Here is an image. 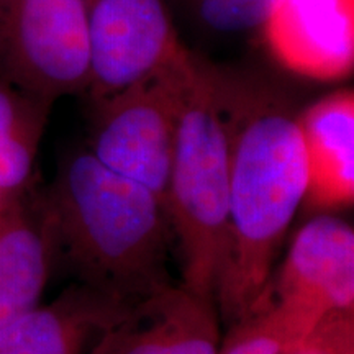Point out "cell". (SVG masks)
Returning <instances> with one entry per match:
<instances>
[{
    "mask_svg": "<svg viewBox=\"0 0 354 354\" xmlns=\"http://www.w3.org/2000/svg\"><path fill=\"white\" fill-rule=\"evenodd\" d=\"M261 37L282 68L339 81L354 68V0H274Z\"/></svg>",
    "mask_w": 354,
    "mask_h": 354,
    "instance_id": "obj_8",
    "label": "cell"
},
{
    "mask_svg": "<svg viewBox=\"0 0 354 354\" xmlns=\"http://www.w3.org/2000/svg\"><path fill=\"white\" fill-rule=\"evenodd\" d=\"M91 32L84 0H0V79L55 104L87 94Z\"/></svg>",
    "mask_w": 354,
    "mask_h": 354,
    "instance_id": "obj_4",
    "label": "cell"
},
{
    "mask_svg": "<svg viewBox=\"0 0 354 354\" xmlns=\"http://www.w3.org/2000/svg\"><path fill=\"white\" fill-rule=\"evenodd\" d=\"M28 194L0 209V326L39 305L55 266L41 197Z\"/></svg>",
    "mask_w": 354,
    "mask_h": 354,
    "instance_id": "obj_12",
    "label": "cell"
},
{
    "mask_svg": "<svg viewBox=\"0 0 354 354\" xmlns=\"http://www.w3.org/2000/svg\"><path fill=\"white\" fill-rule=\"evenodd\" d=\"M166 209L183 269L180 284L215 304L230 214V138L216 64L190 51L179 109Z\"/></svg>",
    "mask_w": 354,
    "mask_h": 354,
    "instance_id": "obj_3",
    "label": "cell"
},
{
    "mask_svg": "<svg viewBox=\"0 0 354 354\" xmlns=\"http://www.w3.org/2000/svg\"><path fill=\"white\" fill-rule=\"evenodd\" d=\"M130 305L73 282L53 302L0 326V354H87Z\"/></svg>",
    "mask_w": 354,
    "mask_h": 354,
    "instance_id": "obj_10",
    "label": "cell"
},
{
    "mask_svg": "<svg viewBox=\"0 0 354 354\" xmlns=\"http://www.w3.org/2000/svg\"><path fill=\"white\" fill-rule=\"evenodd\" d=\"M216 84L230 138V214L215 307L228 328L253 312L268 286L308 176L289 95L263 76L221 66Z\"/></svg>",
    "mask_w": 354,
    "mask_h": 354,
    "instance_id": "obj_1",
    "label": "cell"
},
{
    "mask_svg": "<svg viewBox=\"0 0 354 354\" xmlns=\"http://www.w3.org/2000/svg\"><path fill=\"white\" fill-rule=\"evenodd\" d=\"M91 32L87 95L102 100L184 55L171 0H84Z\"/></svg>",
    "mask_w": 354,
    "mask_h": 354,
    "instance_id": "obj_7",
    "label": "cell"
},
{
    "mask_svg": "<svg viewBox=\"0 0 354 354\" xmlns=\"http://www.w3.org/2000/svg\"><path fill=\"white\" fill-rule=\"evenodd\" d=\"M287 339L268 308H256L228 326L216 354H286Z\"/></svg>",
    "mask_w": 354,
    "mask_h": 354,
    "instance_id": "obj_15",
    "label": "cell"
},
{
    "mask_svg": "<svg viewBox=\"0 0 354 354\" xmlns=\"http://www.w3.org/2000/svg\"><path fill=\"white\" fill-rule=\"evenodd\" d=\"M287 354H354V310L326 315L302 344Z\"/></svg>",
    "mask_w": 354,
    "mask_h": 354,
    "instance_id": "obj_16",
    "label": "cell"
},
{
    "mask_svg": "<svg viewBox=\"0 0 354 354\" xmlns=\"http://www.w3.org/2000/svg\"><path fill=\"white\" fill-rule=\"evenodd\" d=\"M197 20L212 32H261L274 0H187Z\"/></svg>",
    "mask_w": 354,
    "mask_h": 354,
    "instance_id": "obj_14",
    "label": "cell"
},
{
    "mask_svg": "<svg viewBox=\"0 0 354 354\" xmlns=\"http://www.w3.org/2000/svg\"><path fill=\"white\" fill-rule=\"evenodd\" d=\"M41 202L53 261L74 282L123 304L172 286L167 259L174 236L165 202L87 148L63 158Z\"/></svg>",
    "mask_w": 354,
    "mask_h": 354,
    "instance_id": "obj_2",
    "label": "cell"
},
{
    "mask_svg": "<svg viewBox=\"0 0 354 354\" xmlns=\"http://www.w3.org/2000/svg\"><path fill=\"white\" fill-rule=\"evenodd\" d=\"M7 201H8V198H6V197L0 196V209H2V205H3V203H6Z\"/></svg>",
    "mask_w": 354,
    "mask_h": 354,
    "instance_id": "obj_17",
    "label": "cell"
},
{
    "mask_svg": "<svg viewBox=\"0 0 354 354\" xmlns=\"http://www.w3.org/2000/svg\"><path fill=\"white\" fill-rule=\"evenodd\" d=\"M268 308L294 351L333 312L354 310V230L330 214L308 220L254 308ZM286 353V354H287Z\"/></svg>",
    "mask_w": 354,
    "mask_h": 354,
    "instance_id": "obj_6",
    "label": "cell"
},
{
    "mask_svg": "<svg viewBox=\"0 0 354 354\" xmlns=\"http://www.w3.org/2000/svg\"><path fill=\"white\" fill-rule=\"evenodd\" d=\"M189 56L190 50L166 68L94 102L88 151L105 167L148 187L165 205L180 77Z\"/></svg>",
    "mask_w": 354,
    "mask_h": 354,
    "instance_id": "obj_5",
    "label": "cell"
},
{
    "mask_svg": "<svg viewBox=\"0 0 354 354\" xmlns=\"http://www.w3.org/2000/svg\"><path fill=\"white\" fill-rule=\"evenodd\" d=\"M218 320L212 300L172 284L131 304L87 354H216Z\"/></svg>",
    "mask_w": 354,
    "mask_h": 354,
    "instance_id": "obj_9",
    "label": "cell"
},
{
    "mask_svg": "<svg viewBox=\"0 0 354 354\" xmlns=\"http://www.w3.org/2000/svg\"><path fill=\"white\" fill-rule=\"evenodd\" d=\"M310 209L330 212L354 201V92L342 88L299 112Z\"/></svg>",
    "mask_w": 354,
    "mask_h": 354,
    "instance_id": "obj_11",
    "label": "cell"
},
{
    "mask_svg": "<svg viewBox=\"0 0 354 354\" xmlns=\"http://www.w3.org/2000/svg\"><path fill=\"white\" fill-rule=\"evenodd\" d=\"M51 105L0 79V196H24L32 187L38 149Z\"/></svg>",
    "mask_w": 354,
    "mask_h": 354,
    "instance_id": "obj_13",
    "label": "cell"
}]
</instances>
